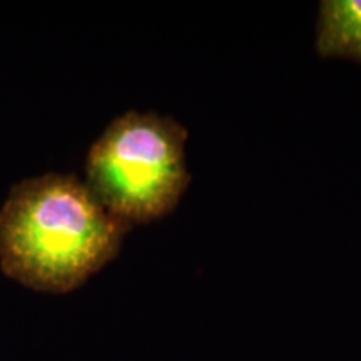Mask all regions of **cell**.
Segmentation results:
<instances>
[{
  "mask_svg": "<svg viewBox=\"0 0 361 361\" xmlns=\"http://www.w3.org/2000/svg\"><path fill=\"white\" fill-rule=\"evenodd\" d=\"M129 228L74 174L24 179L0 206V269L34 291L64 295L116 258Z\"/></svg>",
  "mask_w": 361,
  "mask_h": 361,
  "instance_id": "6da1fadb",
  "label": "cell"
},
{
  "mask_svg": "<svg viewBox=\"0 0 361 361\" xmlns=\"http://www.w3.org/2000/svg\"><path fill=\"white\" fill-rule=\"evenodd\" d=\"M186 141V129L171 117L126 112L90 146L85 186L129 226L168 216L191 183Z\"/></svg>",
  "mask_w": 361,
  "mask_h": 361,
  "instance_id": "7a4b0ae2",
  "label": "cell"
},
{
  "mask_svg": "<svg viewBox=\"0 0 361 361\" xmlns=\"http://www.w3.org/2000/svg\"><path fill=\"white\" fill-rule=\"evenodd\" d=\"M316 51L324 59H350L361 64V0L319 4Z\"/></svg>",
  "mask_w": 361,
  "mask_h": 361,
  "instance_id": "3957f363",
  "label": "cell"
}]
</instances>
